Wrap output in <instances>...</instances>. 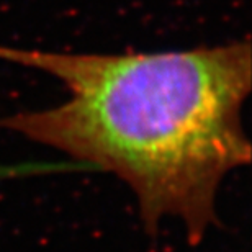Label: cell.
I'll use <instances>...</instances> for the list:
<instances>
[{"instance_id":"6da1fadb","label":"cell","mask_w":252,"mask_h":252,"mask_svg":"<svg viewBox=\"0 0 252 252\" xmlns=\"http://www.w3.org/2000/svg\"><path fill=\"white\" fill-rule=\"evenodd\" d=\"M0 59L39 69L69 100L0 120L30 141L122 179L154 233L165 218L198 244L216 218L224 177L251 162L243 126L249 39L159 53H53L0 46Z\"/></svg>"}]
</instances>
